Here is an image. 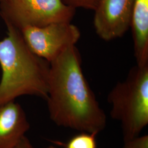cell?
Instances as JSON below:
<instances>
[{"label":"cell","mask_w":148,"mask_h":148,"mask_svg":"<svg viewBox=\"0 0 148 148\" xmlns=\"http://www.w3.org/2000/svg\"><path fill=\"white\" fill-rule=\"evenodd\" d=\"M48 111L59 127L98 134L106 126V116L91 90L81 68L75 46L66 48L50 63Z\"/></svg>","instance_id":"1"},{"label":"cell","mask_w":148,"mask_h":148,"mask_svg":"<svg viewBox=\"0 0 148 148\" xmlns=\"http://www.w3.org/2000/svg\"><path fill=\"white\" fill-rule=\"evenodd\" d=\"M7 27V36L0 40V106L23 95L46 100L50 64L32 52L21 31Z\"/></svg>","instance_id":"2"},{"label":"cell","mask_w":148,"mask_h":148,"mask_svg":"<svg viewBox=\"0 0 148 148\" xmlns=\"http://www.w3.org/2000/svg\"><path fill=\"white\" fill-rule=\"evenodd\" d=\"M111 118L121 125L123 140L140 135L148 124V65H136L109 93Z\"/></svg>","instance_id":"3"},{"label":"cell","mask_w":148,"mask_h":148,"mask_svg":"<svg viewBox=\"0 0 148 148\" xmlns=\"http://www.w3.org/2000/svg\"><path fill=\"white\" fill-rule=\"evenodd\" d=\"M76 8L63 0H2L0 16L7 27L21 31L56 23H71Z\"/></svg>","instance_id":"4"},{"label":"cell","mask_w":148,"mask_h":148,"mask_svg":"<svg viewBox=\"0 0 148 148\" xmlns=\"http://www.w3.org/2000/svg\"><path fill=\"white\" fill-rule=\"evenodd\" d=\"M27 46L49 63L81 37L79 29L71 23H56L41 27H26L21 30Z\"/></svg>","instance_id":"5"},{"label":"cell","mask_w":148,"mask_h":148,"mask_svg":"<svg viewBox=\"0 0 148 148\" xmlns=\"http://www.w3.org/2000/svg\"><path fill=\"white\" fill-rule=\"evenodd\" d=\"M136 0H100L95 10L97 35L109 41L123 36L130 28Z\"/></svg>","instance_id":"6"},{"label":"cell","mask_w":148,"mask_h":148,"mask_svg":"<svg viewBox=\"0 0 148 148\" xmlns=\"http://www.w3.org/2000/svg\"><path fill=\"white\" fill-rule=\"evenodd\" d=\"M30 127L19 104L12 101L0 106V148H15Z\"/></svg>","instance_id":"7"},{"label":"cell","mask_w":148,"mask_h":148,"mask_svg":"<svg viewBox=\"0 0 148 148\" xmlns=\"http://www.w3.org/2000/svg\"><path fill=\"white\" fill-rule=\"evenodd\" d=\"M130 27L137 65H148V0H136Z\"/></svg>","instance_id":"8"},{"label":"cell","mask_w":148,"mask_h":148,"mask_svg":"<svg viewBox=\"0 0 148 148\" xmlns=\"http://www.w3.org/2000/svg\"><path fill=\"white\" fill-rule=\"evenodd\" d=\"M95 133L79 132L66 142L57 140H51L50 142L55 145L63 148H97Z\"/></svg>","instance_id":"9"},{"label":"cell","mask_w":148,"mask_h":148,"mask_svg":"<svg viewBox=\"0 0 148 148\" xmlns=\"http://www.w3.org/2000/svg\"><path fill=\"white\" fill-rule=\"evenodd\" d=\"M122 148H148V135L138 136L131 139L123 141Z\"/></svg>","instance_id":"10"},{"label":"cell","mask_w":148,"mask_h":148,"mask_svg":"<svg viewBox=\"0 0 148 148\" xmlns=\"http://www.w3.org/2000/svg\"><path fill=\"white\" fill-rule=\"evenodd\" d=\"M67 5L75 8H82L95 11L100 0H63Z\"/></svg>","instance_id":"11"},{"label":"cell","mask_w":148,"mask_h":148,"mask_svg":"<svg viewBox=\"0 0 148 148\" xmlns=\"http://www.w3.org/2000/svg\"><path fill=\"white\" fill-rule=\"evenodd\" d=\"M14 148H36L31 143L29 138L25 136L22 138L19 143Z\"/></svg>","instance_id":"12"},{"label":"cell","mask_w":148,"mask_h":148,"mask_svg":"<svg viewBox=\"0 0 148 148\" xmlns=\"http://www.w3.org/2000/svg\"><path fill=\"white\" fill-rule=\"evenodd\" d=\"M58 148L57 147H56L55 145H48V147H47L46 148Z\"/></svg>","instance_id":"13"},{"label":"cell","mask_w":148,"mask_h":148,"mask_svg":"<svg viewBox=\"0 0 148 148\" xmlns=\"http://www.w3.org/2000/svg\"><path fill=\"white\" fill-rule=\"evenodd\" d=\"M2 1V0H0V1Z\"/></svg>","instance_id":"14"}]
</instances>
